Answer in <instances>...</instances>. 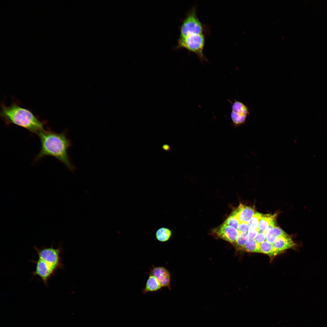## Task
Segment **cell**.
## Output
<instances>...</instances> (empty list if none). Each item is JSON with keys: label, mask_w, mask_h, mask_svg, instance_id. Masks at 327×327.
<instances>
[{"label": "cell", "mask_w": 327, "mask_h": 327, "mask_svg": "<svg viewBox=\"0 0 327 327\" xmlns=\"http://www.w3.org/2000/svg\"><path fill=\"white\" fill-rule=\"evenodd\" d=\"M41 142L40 150L35 158L38 160L45 156L56 158L73 171L74 167L72 164L68 154L71 145V141L64 132L57 133L49 128L44 129L38 134Z\"/></svg>", "instance_id": "obj_1"}, {"label": "cell", "mask_w": 327, "mask_h": 327, "mask_svg": "<svg viewBox=\"0 0 327 327\" xmlns=\"http://www.w3.org/2000/svg\"><path fill=\"white\" fill-rule=\"evenodd\" d=\"M0 115L7 125L14 124L37 134L44 129L46 123V121L40 120L30 110L20 107L15 102L9 106L2 103Z\"/></svg>", "instance_id": "obj_2"}, {"label": "cell", "mask_w": 327, "mask_h": 327, "mask_svg": "<svg viewBox=\"0 0 327 327\" xmlns=\"http://www.w3.org/2000/svg\"><path fill=\"white\" fill-rule=\"evenodd\" d=\"M205 44L203 34H192L184 38H179L177 48H185L196 54L202 62H207L203 53Z\"/></svg>", "instance_id": "obj_3"}, {"label": "cell", "mask_w": 327, "mask_h": 327, "mask_svg": "<svg viewBox=\"0 0 327 327\" xmlns=\"http://www.w3.org/2000/svg\"><path fill=\"white\" fill-rule=\"evenodd\" d=\"M205 28L199 19L196 8L189 10L183 20L180 29V37L182 38L192 34H204Z\"/></svg>", "instance_id": "obj_4"}, {"label": "cell", "mask_w": 327, "mask_h": 327, "mask_svg": "<svg viewBox=\"0 0 327 327\" xmlns=\"http://www.w3.org/2000/svg\"><path fill=\"white\" fill-rule=\"evenodd\" d=\"M38 258L41 259L51 266L57 270L63 269L64 266L61 256L62 249L61 246L55 248L52 246L42 247L38 249L34 246Z\"/></svg>", "instance_id": "obj_5"}, {"label": "cell", "mask_w": 327, "mask_h": 327, "mask_svg": "<svg viewBox=\"0 0 327 327\" xmlns=\"http://www.w3.org/2000/svg\"><path fill=\"white\" fill-rule=\"evenodd\" d=\"M250 114L249 108L242 102L235 99L231 106L230 117L233 125L238 127L245 124Z\"/></svg>", "instance_id": "obj_6"}, {"label": "cell", "mask_w": 327, "mask_h": 327, "mask_svg": "<svg viewBox=\"0 0 327 327\" xmlns=\"http://www.w3.org/2000/svg\"><path fill=\"white\" fill-rule=\"evenodd\" d=\"M33 262L36 264V267L35 271L32 272V274L34 276H39L45 285L47 286L48 280L55 274L56 271L40 259L38 258Z\"/></svg>", "instance_id": "obj_7"}, {"label": "cell", "mask_w": 327, "mask_h": 327, "mask_svg": "<svg viewBox=\"0 0 327 327\" xmlns=\"http://www.w3.org/2000/svg\"><path fill=\"white\" fill-rule=\"evenodd\" d=\"M213 233L218 237L233 244L236 241L239 234L236 229L224 223L214 229Z\"/></svg>", "instance_id": "obj_8"}, {"label": "cell", "mask_w": 327, "mask_h": 327, "mask_svg": "<svg viewBox=\"0 0 327 327\" xmlns=\"http://www.w3.org/2000/svg\"><path fill=\"white\" fill-rule=\"evenodd\" d=\"M149 274L154 275L157 279L162 287L171 289V275L169 271L163 266L155 267L153 265L150 269Z\"/></svg>", "instance_id": "obj_9"}, {"label": "cell", "mask_w": 327, "mask_h": 327, "mask_svg": "<svg viewBox=\"0 0 327 327\" xmlns=\"http://www.w3.org/2000/svg\"><path fill=\"white\" fill-rule=\"evenodd\" d=\"M272 244L275 256L286 250L293 248L296 246L291 238L288 234L278 237Z\"/></svg>", "instance_id": "obj_10"}, {"label": "cell", "mask_w": 327, "mask_h": 327, "mask_svg": "<svg viewBox=\"0 0 327 327\" xmlns=\"http://www.w3.org/2000/svg\"><path fill=\"white\" fill-rule=\"evenodd\" d=\"M232 213L237 218L239 223H247L255 214V210L250 207L240 203Z\"/></svg>", "instance_id": "obj_11"}, {"label": "cell", "mask_w": 327, "mask_h": 327, "mask_svg": "<svg viewBox=\"0 0 327 327\" xmlns=\"http://www.w3.org/2000/svg\"><path fill=\"white\" fill-rule=\"evenodd\" d=\"M145 287L142 289L144 294L150 292H153L160 290L162 287L160 283L154 275L149 274Z\"/></svg>", "instance_id": "obj_12"}, {"label": "cell", "mask_w": 327, "mask_h": 327, "mask_svg": "<svg viewBox=\"0 0 327 327\" xmlns=\"http://www.w3.org/2000/svg\"><path fill=\"white\" fill-rule=\"evenodd\" d=\"M277 214L273 215L269 214L263 215L260 219L258 228L260 232H264L268 228L270 224L274 221Z\"/></svg>", "instance_id": "obj_13"}, {"label": "cell", "mask_w": 327, "mask_h": 327, "mask_svg": "<svg viewBox=\"0 0 327 327\" xmlns=\"http://www.w3.org/2000/svg\"><path fill=\"white\" fill-rule=\"evenodd\" d=\"M287 234L279 227L275 226L270 230L266 235V241L272 243L278 237Z\"/></svg>", "instance_id": "obj_14"}, {"label": "cell", "mask_w": 327, "mask_h": 327, "mask_svg": "<svg viewBox=\"0 0 327 327\" xmlns=\"http://www.w3.org/2000/svg\"><path fill=\"white\" fill-rule=\"evenodd\" d=\"M172 235V232L169 229L162 227L157 230L155 233L156 239L162 242H166L169 240Z\"/></svg>", "instance_id": "obj_15"}, {"label": "cell", "mask_w": 327, "mask_h": 327, "mask_svg": "<svg viewBox=\"0 0 327 327\" xmlns=\"http://www.w3.org/2000/svg\"><path fill=\"white\" fill-rule=\"evenodd\" d=\"M249 239L248 233H239L236 241L233 244L237 250H241L243 247L248 242Z\"/></svg>", "instance_id": "obj_16"}, {"label": "cell", "mask_w": 327, "mask_h": 327, "mask_svg": "<svg viewBox=\"0 0 327 327\" xmlns=\"http://www.w3.org/2000/svg\"><path fill=\"white\" fill-rule=\"evenodd\" d=\"M241 250L248 252L260 253L259 244L257 243L255 239H250Z\"/></svg>", "instance_id": "obj_17"}, {"label": "cell", "mask_w": 327, "mask_h": 327, "mask_svg": "<svg viewBox=\"0 0 327 327\" xmlns=\"http://www.w3.org/2000/svg\"><path fill=\"white\" fill-rule=\"evenodd\" d=\"M259 249L260 253L267 254L270 257L275 256L272 243L266 240L259 244Z\"/></svg>", "instance_id": "obj_18"}, {"label": "cell", "mask_w": 327, "mask_h": 327, "mask_svg": "<svg viewBox=\"0 0 327 327\" xmlns=\"http://www.w3.org/2000/svg\"><path fill=\"white\" fill-rule=\"evenodd\" d=\"M223 223L237 229L239 222L236 217L231 213Z\"/></svg>", "instance_id": "obj_19"}, {"label": "cell", "mask_w": 327, "mask_h": 327, "mask_svg": "<svg viewBox=\"0 0 327 327\" xmlns=\"http://www.w3.org/2000/svg\"><path fill=\"white\" fill-rule=\"evenodd\" d=\"M262 215V214L258 212L255 213L253 216L247 222L250 226L258 228V223Z\"/></svg>", "instance_id": "obj_20"}, {"label": "cell", "mask_w": 327, "mask_h": 327, "mask_svg": "<svg viewBox=\"0 0 327 327\" xmlns=\"http://www.w3.org/2000/svg\"><path fill=\"white\" fill-rule=\"evenodd\" d=\"M250 226L247 223L241 222L239 223L237 230L239 233H248Z\"/></svg>", "instance_id": "obj_21"}, {"label": "cell", "mask_w": 327, "mask_h": 327, "mask_svg": "<svg viewBox=\"0 0 327 327\" xmlns=\"http://www.w3.org/2000/svg\"><path fill=\"white\" fill-rule=\"evenodd\" d=\"M255 239L257 243L260 244L265 241L266 239V236L263 232L259 231L256 236Z\"/></svg>", "instance_id": "obj_22"}, {"label": "cell", "mask_w": 327, "mask_h": 327, "mask_svg": "<svg viewBox=\"0 0 327 327\" xmlns=\"http://www.w3.org/2000/svg\"><path fill=\"white\" fill-rule=\"evenodd\" d=\"M259 232L258 228L250 226L248 233L250 239H254Z\"/></svg>", "instance_id": "obj_23"}]
</instances>
